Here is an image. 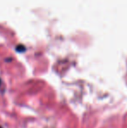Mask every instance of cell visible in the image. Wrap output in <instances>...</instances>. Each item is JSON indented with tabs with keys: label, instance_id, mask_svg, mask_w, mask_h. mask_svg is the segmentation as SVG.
<instances>
[{
	"label": "cell",
	"instance_id": "obj_1",
	"mask_svg": "<svg viewBox=\"0 0 127 128\" xmlns=\"http://www.w3.org/2000/svg\"><path fill=\"white\" fill-rule=\"evenodd\" d=\"M0 128H3V127H2V126H0Z\"/></svg>",
	"mask_w": 127,
	"mask_h": 128
}]
</instances>
